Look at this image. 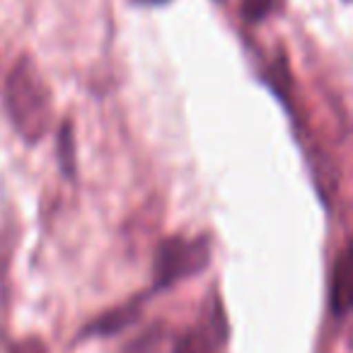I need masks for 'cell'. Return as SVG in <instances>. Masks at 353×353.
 Segmentation results:
<instances>
[{
	"label": "cell",
	"mask_w": 353,
	"mask_h": 353,
	"mask_svg": "<svg viewBox=\"0 0 353 353\" xmlns=\"http://www.w3.org/2000/svg\"><path fill=\"white\" fill-rule=\"evenodd\" d=\"M6 112L27 143L44 136L51 117V94L34 61L22 56L6 80Z\"/></svg>",
	"instance_id": "cell-1"
},
{
	"label": "cell",
	"mask_w": 353,
	"mask_h": 353,
	"mask_svg": "<svg viewBox=\"0 0 353 353\" xmlns=\"http://www.w3.org/2000/svg\"><path fill=\"white\" fill-rule=\"evenodd\" d=\"M211 264V237H167L157 245L152 261V288L150 293L172 288L179 281L201 274Z\"/></svg>",
	"instance_id": "cell-2"
},
{
	"label": "cell",
	"mask_w": 353,
	"mask_h": 353,
	"mask_svg": "<svg viewBox=\"0 0 353 353\" xmlns=\"http://www.w3.org/2000/svg\"><path fill=\"white\" fill-rule=\"evenodd\" d=\"M225 341H228L225 312H223L221 298L213 295L206 324L184 332L182 336L176 339L174 351L172 353H223Z\"/></svg>",
	"instance_id": "cell-3"
},
{
	"label": "cell",
	"mask_w": 353,
	"mask_h": 353,
	"mask_svg": "<svg viewBox=\"0 0 353 353\" xmlns=\"http://www.w3.org/2000/svg\"><path fill=\"white\" fill-rule=\"evenodd\" d=\"M353 298V254L351 245H343L341 254L334 261L332 271V288H329V312L332 317H346Z\"/></svg>",
	"instance_id": "cell-4"
},
{
	"label": "cell",
	"mask_w": 353,
	"mask_h": 353,
	"mask_svg": "<svg viewBox=\"0 0 353 353\" xmlns=\"http://www.w3.org/2000/svg\"><path fill=\"white\" fill-rule=\"evenodd\" d=\"M141 310H143V298H133L128 300L126 305H119V307L109 310V312L99 314L97 319L88 324V327L80 332L83 339H90V336H114L119 334L121 329L131 327L138 317H141Z\"/></svg>",
	"instance_id": "cell-5"
},
{
	"label": "cell",
	"mask_w": 353,
	"mask_h": 353,
	"mask_svg": "<svg viewBox=\"0 0 353 353\" xmlns=\"http://www.w3.org/2000/svg\"><path fill=\"white\" fill-rule=\"evenodd\" d=\"M312 174H314V184H317V192L324 201L332 199V194H336L339 187V176H336V167L329 160L327 155H317L312 160Z\"/></svg>",
	"instance_id": "cell-6"
},
{
	"label": "cell",
	"mask_w": 353,
	"mask_h": 353,
	"mask_svg": "<svg viewBox=\"0 0 353 353\" xmlns=\"http://www.w3.org/2000/svg\"><path fill=\"white\" fill-rule=\"evenodd\" d=\"M162 343H165V327L152 324L128 343L126 353H162Z\"/></svg>",
	"instance_id": "cell-7"
},
{
	"label": "cell",
	"mask_w": 353,
	"mask_h": 353,
	"mask_svg": "<svg viewBox=\"0 0 353 353\" xmlns=\"http://www.w3.org/2000/svg\"><path fill=\"white\" fill-rule=\"evenodd\" d=\"M59 157L61 170L68 176L75 174V152H73V123L63 121L59 128Z\"/></svg>",
	"instance_id": "cell-8"
},
{
	"label": "cell",
	"mask_w": 353,
	"mask_h": 353,
	"mask_svg": "<svg viewBox=\"0 0 353 353\" xmlns=\"http://www.w3.org/2000/svg\"><path fill=\"white\" fill-rule=\"evenodd\" d=\"M276 8V0H242L240 12L247 22H261L266 15H271Z\"/></svg>",
	"instance_id": "cell-9"
},
{
	"label": "cell",
	"mask_w": 353,
	"mask_h": 353,
	"mask_svg": "<svg viewBox=\"0 0 353 353\" xmlns=\"http://www.w3.org/2000/svg\"><path fill=\"white\" fill-rule=\"evenodd\" d=\"M12 353H46V346L39 339H25L12 348Z\"/></svg>",
	"instance_id": "cell-10"
}]
</instances>
